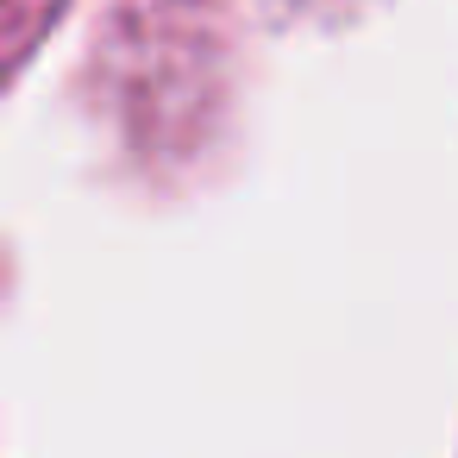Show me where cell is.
<instances>
[{"mask_svg": "<svg viewBox=\"0 0 458 458\" xmlns=\"http://www.w3.org/2000/svg\"><path fill=\"white\" fill-rule=\"evenodd\" d=\"M57 20H64V0H0V89L38 57Z\"/></svg>", "mask_w": 458, "mask_h": 458, "instance_id": "obj_1", "label": "cell"}]
</instances>
